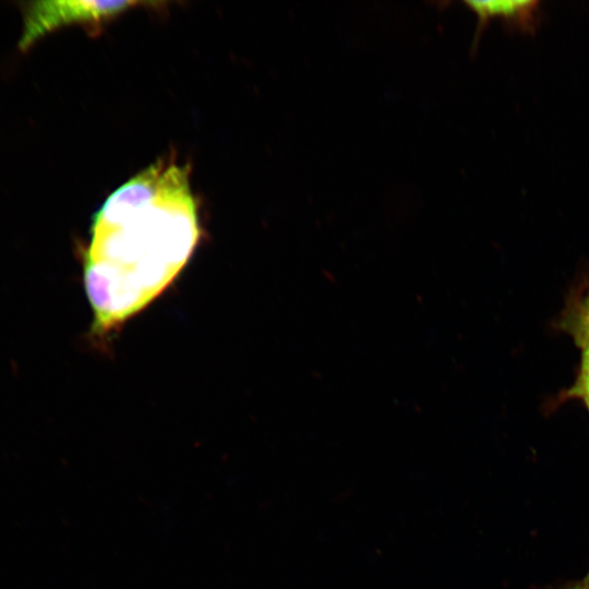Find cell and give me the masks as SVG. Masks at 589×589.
Here are the masks:
<instances>
[{
  "label": "cell",
  "mask_w": 589,
  "mask_h": 589,
  "mask_svg": "<svg viewBox=\"0 0 589 589\" xmlns=\"http://www.w3.org/2000/svg\"><path fill=\"white\" fill-rule=\"evenodd\" d=\"M563 326L579 347L589 340V283L568 305Z\"/></svg>",
  "instance_id": "5b68a950"
},
{
  "label": "cell",
  "mask_w": 589,
  "mask_h": 589,
  "mask_svg": "<svg viewBox=\"0 0 589 589\" xmlns=\"http://www.w3.org/2000/svg\"><path fill=\"white\" fill-rule=\"evenodd\" d=\"M579 584L589 588V573L585 576V578Z\"/></svg>",
  "instance_id": "ba28073f"
},
{
  "label": "cell",
  "mask_w": 589,
  "mask_h": 589,
  "mask_svg": "<svg viewBox=\"0 0 589 589\" xmlns=\"http://www.w3.org/2000/svg\"><path fill=\"white\" fill-rule=\"evenodd\" d=\"M568 395L580 398L589 410V352L582 351L579 374Z\"/></svg>",
  "instance_id": "8992f818"
},
{
  "label": "cell",
  "mask_w": 589,
  "mask_h": 589,
  "mask_svg": "<svg viewBox=\"0 0 589 589\" xmlns=\"http://www.w3.org/2000/svg\"><path fill=\"white\" fill-rule=\"evenodd\" d=\"M199 238L189 183L119 228L92 231L83 273L93 334L109 335L157 298L185 266Z\"/></svg>",
  "instance_id": "6da1fadb"
},
{
  "label": "cell",
  "mask_w": 589,
  "mask_h": 589,
  "mask_svg": "<svg viewBox=\"0 0 589 589\" xmlns=\"http://www.w3.org/2000/svg\"><path fill=\"white\" fill-rule=\"evenodd\" d=\"M142 2L39 1L28 4L20 45L26 48L47 32L70 23L99 24Z\"/></svg>",
  "instance_id": "3957f363"
},
{
  "label": "cell",
  "mask_w": 589,
  "mask_h": 589,
  "mask_svg": "<svg viewBox=\"0 0 589 589\" xmlns=\"http://www.w3.org/2000/svg\"><path fill=\"white\" fill-rule=\"evenodd\" d=\"M556 589H589L588 587L582 586L581 584L566 585Z\"/></svg>",
  "instance_id": "52a82bcc"
},
{
  "label": "cell",
  "mask_w": 589,
  "mask_h": 589,
  "mask_svg": "<svg viewBox=\"0 0 589 589\" xmlns=\"http://www.w3.org/2000/svg\"><path fill=\"white\" fill-rule=\"evenodd\" d=\"M582 351L589 352V340L585 342L581 347Z\"/></svg>",
  "instance_id": "9c48e42d"
},
{
  "label": "cell",
  "mask_w": 589,
  "mask_h": 589,
  "mask_svg": "<svg viewBox=\"0 0 589 589\" xmlns=\"http://www.w3.org/2000/svg\"><path fill=\"white\" fill-rule=\"evenodd\" d=\"M477 20V36L491 21L498 20L510 29L532 34L540 20V2L536 0L466 1Z\"/></svg>",
  "instance_id": "277c9868"
},
{
  "label": "cell",
  "mask_w": 589,
  "mask_h": 589,
  "mask_svg": "<svg viewBox=\"0 0 589 589\" xmlns=\"http://www.w3.org/2000/svg\"><path fill=\"white\" fill-rule=\"evenodd\" d=\"M187 169L158 161L117 189L94 217L92 231L119 228L161 199L172 189L188 183Z\"/></svg>",
  "instance_id": "7a4b0ae2"
}]
</instances>
